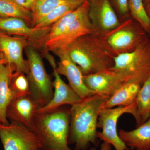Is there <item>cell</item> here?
Wrapping results in <instances>:
<instances>
[{"instance_id":"cell-1","label":"cell","mask_w":150,"mask_h":150,"mask_svg":"<svg viewBox=\"0 0 150 150\" xmlns=\"http://www.w3.org/2000/svg\"><path fill=\"white\" fill-rule=\"evenodd\" d=\"M109 98L93 94L71 105L69 142L74 144L75 150H87L91 144L98 146L97 129L98 117Z\"/></svg>"},{"instance_id":"cell-2","label":"cell","mask_w":150,"mask_h":150,"mask_svg":"<svg viewBox=\"0 0 150 150\" xmlns=\"http://www.w3.org/2000/svg\"><path fill=\"white\" fill-rule=\"evenodd\" d=\"M65 50L83 75L109 69L117 55L108 44L104 35L98 33L78 38Z\"/></svg>"},{"instance_id":"cell-3","label":"cell","mask_w":150,"mask_h":150,"mask_svg":"<svg viewBox=\"0 0 150 150\" xmlns=\"http://www.w3.org/2000/svg\"><path fill=\"white\" fill-rule=\"evenodd\" d=\"M88 13L89 4L86 0L77 8L52 24L45 37L44 49L54 53L65 50L78 38L98 33L92 24Z\"/></svg>"},{"instance_id":"cell-4","label":"cell","mask_w":150,"mask_h":150,"mask_svg":"<svg viewBox=\"0 0 150 150\" xmlns=\"http://www.w3.org/2000/svg\"><path fill=\"white\" fill-rule=\"evenodd\" d=\"M70 109L57 108L36 112L30 130L38 137L43 150H73L69 147Z\"/></svg>"},{"instance_id":"cell-5","label":"cell","mask_w":150,"mask_h":150,"mask_svg":"<svg viewBox=\"0 0 150 150\" xmlns=\"http://www.w3.org/2000/svg\"><path fill=\"white\" fill-rule=\"evenodd\" d=\"M109 69L121 75L126 82L142 86L150 76V38L133 51L116 55Z\"/></svg>"},{"instance_id":"cell-6","label":"cell","mask_w":150,"mask_h":150,"mask_svg":"<svg viewBox=\"0 0 150 150\" xmlns=\"http://www.w3.org/2000/svg\"><path fill=\"white\" fill-rule=\"evenodd\" d=\"M25 48L29 64V72L26 76L29 81L30 96L39 108L52 99L54 93L53 82L42 58L35 48L29 44Z\"/></svg>"},{"instance_id":"cell-7","label":"cell","mask_w":150,"mask_h":150,"mask_svg":"<svg viewBox=\"0 0 150 150\" xmlns=\"http://www.w3.org/2000/svg\"><path fill=\"white\" fill-rule=\"evenodd\" d=\"M104 35L108 44L117 55L133 51L149 38L142 25L129 17Z\"/></svg>"},{"instance_id":"cell-8","label":"cell","mask_w":150,"mask_h":150,"mask_svg":"<svg viewBox=\"0 0 150 150\" xmlns=\"http://www.w3.org/2000/svg\"><path fill=\"white\" fill-rule=\"evenodd\" d=\"M126 113L131 114L135 120L137 119L136 102L128 106L103 108L100 112L98 128H100L102 131H98L97 137L103 142L110 144L114 147L115 150L129 149L121 141L117 131L118 119L121 115Z\"/></svg>"},{"instance_id":"cell-9","label":"cell","mask_w":150,"mask_h":150,"mask_svg":"<svg viewBox=\"0 0 150 150\" xmlns=\"http://www.w3.org/2000/svg\"><path fill=\"white\" fill-rule=\"evenodd\" d=\"M0 139L4 150L42 149L36 134L26 126L16 122L0 123Z\"/></svg>"},{"instance_id":"cell-10","label":"cell","mask_w":150,"mask_h":150,"mask_svg":"<svg viewBox=\"0 0 150 150\" xmlns=\"http://www.w3.org/2000/svg\"><path fill=\"white\" fill-rule=\"evenodd\" d=\"M51 26L36 28L31 27L22 19L0 18V30L8 34L25 38L34 48H44L45 37Z\"/></svg>"},{"instance_id":"cell-11","label":"cell","mask_w":150,"mask_h":150,"mask_svg":"<svg viewBox=\"0 0 150 150\" xmlns=\"http://www.w3.org/2000/svg\"><path fill=\"white\" fill-rule=\"evenodd\" d=\"M89 4V17L97 32L106 34L120 23L110 0H87Z\"/></svg>"},{"instance_id":"cell-12","label":"cell","mask_w":150,"mask_h":150,"mask_svg":"<svg viewBox=\"0 0 150 150\" xmlns=\"http://www.w3.org/2000/svg\"><path fill=\"white\" fill-rule=\"evenodd\" d=\"M29 45L25 38L21 36H11L0 32V50L7 64L12 65L16 72L23 73L26 75L29 72L28 60L23 57V50Z\"/></svg>"},{"instance_id":"cell-13","label":"cell","mask_w":150,"mask_h":150,"mask_svg":"<svg viewBox=\"0 0 150 150\" xmlns=\"http://www.w3.org/2000/svg\"><path fill=\"white\" fill-rule=\"evenodd\" d=\"M59 61L55 69L60 75L67 78L69 85L81 99L95 94L86 86L84 75L79 67L70 58L66 50L54 52Z\"/></svg>"},{"instance_id":"cell-14","label":"cell","mask_w":150,"mask_h":150,"mask_svg":"<svg viewBox=\"0 0 150 150\" xmlns=\"http://www.w3.org/2000/svg\"><path fill=\"white\" fill-rule=\"evenodd\" d=\"M83 80L86 86L94 94L109 98L126 82L121 75L110 69L84 75Z\"/></svg>"},{"instance_id":"cell-15","label":"cell","mask_w":150,"mask_h":150,"mask_svg":"<svg viewBox=\"0 0 150 150\" xmlns=\"http://www.w3.org/2000/svg\"><path fill=\"white\" fill-rule=\"evenodd\" d=\"M54 80L53 82L54 95L51 101L45 106L38 108L36 112L45 113L53 111L64 105H73L81 100L80 97L62 79L60 75L53 69Z\"/></svg>"},{"instance_id":"cell-16","label":"cell","mask_w":150,"mask_h":150,"mask_svg":"<svg viewBox=\"0 0 150 150\" xmlns=\"http://www.w3.org/2000/svg\"><path fill=\"white\" fill-rule=\"evenodd\" d=\"M38 108L30 95L16 98L9 105L7 118L10 121L20 123L30 129Z\"/></svg>"},{"instance_id":"cell-17","label":"cell","mask_w":150,"mask_h":150,"mask_svg":"<svg viewBox=\"0 0 150 150\" xmlns=\"http://www.w3.org/2000/svg\"><path fill=\"white\" fill-rule=\"evenodd\" d=\"M118 133L127 147L134 150H150V116L136 129L130 131L121 129Z\"/></svg>"},{"instance_id":"cell-18","label":"cell","mask_w":150,"mask_h":150,"mask_svg":"<svg viewBox=\"0 0 150 150\" xmlns=\"http://www.w3.org/2000/svg\"><path fill=\"white\" fill-rule=\"evenodd\" d=\"M14 71H15V69L12 65L4 64L0 66V121L3 124L9 123L6 111L9 105L13 99L10 82Z\"/></svg>"},{"instance_id":"cell-19","label":"cell","mask_w":150,"mask_h":150,"mask_svg":"<svg viewBox=\"0 0 150 150\" xmlns=\"http://www.w3.org/2000/svg\"><path fill=\"white\" fill-rule=\"evenodd\" d=\"M141 87L142 86L139 84L133 82H126L108 100L103 108L131 105L136 102L137 95Z\"/></svg>"},{"instance_id":"cell-20","label":"cell","mask_w":150,"mask_h":150,"mask_svg":"<svg viewBox=\"0 0 150 150\" xmlns=\"http://www.w3.org/2000/svg\"><path fill=\"white\" fill-rule=\"evenodd\" d=\"M86 0H65L45 17L38 22L36 28L48 27L81 5Z\"/></svg>"},{"instance_id":"cell-21","label":"cell","mask_w":150,"mask_h":150,"mask_svg":"<svg viewBox=\"0 0 150 150\" xmlns=\"http://www.w3.org/2000/svg\"><path fill=\"white\" fill-rule=\"evenodd\" d=\"M137 127L144 123L150 116V76L139 91L136 100Z\"/></svg>"},{"instance_id":"cell-22","label":"cell","mask_w":150,"mask_h":150,"mask_svg":"<svg viewBox=\"0 0 150 150\" xmlns=\"http://www.w3.org/2000/svg\"><path fill=\"white\" fill-rule=\"evenodd\" d=\"M0 18L22 19L33 27L31 12L22 7L14 0H0Z\"/></svg>"},{"instance_id":"cell-23","label":"cell","mask_w":150,"mask_h":150,"mask_svg":"<svg viewBox=\"0 0 150 150\" xmlns=\"http://www.w3.org/2000/svg\"><path fill=\"white\" fill-rule=\"evenodd\" d=\"M128 6L130 16L139 23L149 34L150 18L145 10L143 0H128Z\"/></svg>"},{"instance_id":"cell-24","label":"cell","mask_w":150,"mask_h":150,"mask_svg":"<svg viewBox=\"0 0 150 150\" xmlns=\"http://www.w3.org/2000/svg\"><path fill=\"white\" fill-rule=\"evenodd\" d=\"M65 0H36L31 9L33 27Z\"/></svg>"},{"instance_id":"cell-25","label":"cell","mask_w":150,"mask_h":150,"mask_svg":"<svg viewBox=\"0 0 150 150\" xmlns=\"http://www.w3.org/2000/svg\"><path fill=\"white\" fill-rule=\"evenodd\" d=\"M10 88L13 99L30 95L29 81L27 76L24 73H13L11 79Z\"/></svg>"},{"instance_id":"cell-26","label":"cell","mask_w":150,"mask_h":150,"mask_svg":"<svg viewBox=\"0 0 150 150\" xmlns=\"http://www.w3.org/2000/svg\"><path fill=\"white\" fill-rule=\"evenodd\" d=\"M112 6L118 15L119 19L123 20L129 17L128 0H110Z\"/></svg>"},{"instance_id":"cell-27","label":"cell","mask_w":150,"mask_h":150,"mask_svg":"<svg viewBox=\"0 0 150 150\" xmlns=\"http://www.w3.org/2000/svg\"><path fill=\"white\" fill-rule=\"evenodd\" d=\"M16 3L23 8L31 11L36 0H14Z\"/></svg>"},{"instance_id":"cell-28","label":"cell","mask_w":150,"mask_h":150,"mask_svg":"<svg viewBox=\"0 0 150 150\" xmlns=\"http://www.w3.org/2000/svg\"><path fill=\"white\" fill-rule=\"evenodd\" d=\"M111 145L107 142H103L100 146V150H111ZM91 150H96L94 148H92Z\"/></svg>"},{"instance_id":"cell-29","label":"cell","mask_w":150,"mask_h":150,"mask_svg":"<svg viewBox=\"0 0 150 150\" xmlns=\"http://www.w3.org/2000/svg\"><path fill=\"white\" fill-rule=\"evenodd\" d=\"M145 10L150 18V0H143Z\"/></svg>"},{"instance_id":"cell-30","label":"cell","mask_w":150,"mask_h":150,"mask_svg":"<svg viewBox=\"0 0 150 150\" xmlns=\"http://www.w3.org/2000/svg\"><path fill=\"white\" fill-rule=\"evenodd\" d=\"M4 64H7L6 59H5L4 56L3 55L2 53L1 52L0 53V66L1 65Z\"/></svg>"},{"instance_id":"cell-31","label":"cell","mask_w":150,"mask_h":150,"mask_svg":"<svg viewBox=\"0 0 150 150\" xmlns=\"http://www.w3.org/2000/svg\"><path fill=\"white\" fill-rule=\"evenodd\" d=\"M149 35H150V27L149 31Z\"/></svg>"},{"instance_id":"cell-32","label":"cell","mask_w":150,"mask_h":150,"mask_svg":"<svg viewBox=\"0 0 150 150\" xmlns=\"http://www.w3.org/2000/svg\"><path fill=\"white\" fill-rule=\"evenodd\" d=\"M0 53H1V50H0Z\"/></svg>"},{"instance_id":"cell-33","label":"cell","mask_w":150,"mask_h":150,"mask_svg":"<svg viewBox=\"0 0 150 150\" xmlns=\"http://www.w3.org/2000/svg\"><path fill=\"white\" fill-rule=\"evenodd\" d=\"M0 123H1V121H0Z\"/></svg>"},{"instance_id":"cell-34","label":"cell","mask_w":150,"mask_h":150,"mask_svg":"<svg viewBox=\"0 0 150 150\" xmlns=\"http://www.w3.org/2000/svg\"><path fill=\"white\" fill-rule=\"evenodd\" d=\"M43 150L41 149V150Z\"/></svg>"},{"instance_id":"cell-35","label":"cell","mask_w":150,"mask_h":150,"mask_svg":"<svg viewBox=\"0 0 150 150\" xmlns=\"http://www.w3.org/2000/svg\"></svg>"}]
</instances>
